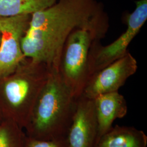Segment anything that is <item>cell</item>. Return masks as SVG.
<instances>
[{
  "instance_id": "8fae6325",
  "label": "cell",
  "mask_w": 147,
  "mask_h": 147,
  "mask_svg": "<svg viewBox=\"0 0 147 147\" xmlns=\"http://www.w3.org/2000/svg\"><path fill=\"white\" fill-rule=\"evenodd\" d=\"M58 0H0V16L31 15L46 9Z\"/></svg>"
},
{
  "instance_id": "4fadbf2b",
  "label": "cell",
  "mask_w": 147,
  "mask_h": 147,
  "mask_svg": "<svg viewBox=\"0 0 147 147\" xmlns=\"http://www.w3.org/2000/svg\"><path fill=\"white\" fill-rule=\"evenodd\" d=\"M24 147H69L66 138L58 140H41L27 136L25 135Z\"/></svg>"
},
{
  "instance_id": "9c48e42d",
  "label": "cell",
  "mask_w": 147,
  "mask_h": 147,
  "mask_svg": "<svg viewBox=\"0 0 147 147\" xmlns=\"http://www.w3.org/2000/svg\"><path fill=\"white\" fill-rule=\"evenodd\" d=\"M93 99L98 123L96 143L112 128L114 121L126 116L127 105L124 96L118 92L99 95Z\"/></svg>"
},
{
  "instance_id": "30bf717a",
  "label": "cell",
  "mask_w": 147,
  "mask_h": 147,
  "mask_svg": "<svg viewBox=\"0 0 147 147\" xmlns=\"http://www.w3.org/2000/svg\"><path fill=\"white\" fill-rule=\"evenodd\" d=\"M144 132L133 126H112L96 143L95 147H147Z\"/></svg>"
},
{
  "instance_id": "2e32d148",
  "label": "cell",
  "mask_w": 147,
  "mask_h": 147,
  "mask_svg": "<svg viewBox=\"0 0 147 147\" xmlns=\"http://www.w3.org/2000/svg\"><path fill=\"white\" fill-rule=\"evenodd\" d=\"M0 40H1V36H0Z\"/></svg>"
},
{
  "instance_id": "9a60e30c",
  "label": "cell",
  "mask_w": 147,
  "mask_h": 147,
  "mask_svg": "<svg viewBox=\"0 0 147 147\" xmlns=\"http://www.w3.org/2000/svg\"><path fill=\"white\" fill-rule=\"evenodd\" d=\"M3 116H2V113H1V110H0V122L3 120Z\"/></svg>"
},
{
  "instance_id": "ba28073f",
  "label": "cell",
  "mask_w": 147,
  "mask_h": 147,
  "mask_svg": "<svg viewBox=\"0 0 147 147\" xmlns=\"http://www.w3.org/2000/svg\"><path fill=\"white\" fill-rule=\"evenodd\" d=\"M97 135L94 99L81 96L77 101L67 136L69 147H95Z\"/></svg>"
},
{
  "instance_id": "5bb4252c",
  "label": "cell",
  "mask_w": 147,
  "mask_h": 147,
  "mask_svg": "<svg viewBox=\"0 0 147 147\" xmlns=\"http://www.w3.org/2000/svg\"><path fill=\"white\" fill-rule=\"evenodd\" d=\"M2 17L0 16V33H1V29L2 26Z\"/></svg>"
},
{
  "instance_id": "3957f363",
  "label": "cell",
  "mask_w": 147,
  "mask_h": 147,
  "mask_svg": "<svg viewBox=\"0 0 147 147\" xmlns=\"http://www.w3.org/2000/svg\"><path fill=\"white\" fill-rule=\"evenodd\" d=\"M30 62L14 76L0 80V110L3 118L14 121L23 130L50 69ZM46 66V65H45Z\"/></svg>"
},
{
  "instance_id": "7c38bea8",
  "label": "cell",
  "mask_w": 147,
  "mask_h": 147,
  "mask_svg": "<svg viewBox=\"0 0 147 147\" xmlns=\"http://www.w3.org/2000/svg\"><path fill=\"white\" fill-rule=\"evenodd\" d=\"M25 134L16 123L3 118L0 122V147H24Z\"/></svg>"
},
{
  "instance_id": "5b68a950",
  "label": "cell",
  "mask_w": 147,
  "mask_h": 147,
  "mask_svg": "<svg viewBox=\"0 0 147 147\" xmlns=\"http://www.w3.org/2000/svg\"><path fill=\"white\" fill-rule=\"evenodd\" d=\"M136 8L126 16L127 26L126 31L113 42L102 46L99 40L93 42L89 52L88 71L90 77L128 52L127 47L147 19V0L135 2Z\"/></svg>"
},
{
  "instance_id": "8992f818",
  "label": "cell",
  "mask_w": 147,
  "mask_h": 147,
  "mask_svg": "<svg viewBox=\"0 0 147 147\" xmlns=\"http://www.w3.org/2000/svg\"><path fill=\"white\" fill-rule=\"evenodd\" d=\"M31 15L2 17L0 40V80L15 73L25 58L21 39L28 26Z\"/></svg>"
},
{
  "instance_id": "277c9868",
  "label": "cell",
  "mask_w": 147,
  "mask_h": 147,
  "mask_svg": "<svg viewBox=\"0 0 147 147\" xmlns=\"http://www.w3.org/2000/svg\"><path fill=\"white\" fill-rule=\"evenodd\" d=\"M105 33L88 28L75 30L63 47L59 71L67 84L79 98L88 81L89 52L93 42L100 40Z\"/></svg>"
},
{
  "instance_id": "7a4b0ae2",
  "label": "cell",
  "mask_w": 147,
  "mask_h": 147,
  "mask_svg": "<svg viewBox=\"0 0 147 147\" xmlns=\"http://www.w3.org/2000/svg\"><path fill=\"white\" fill-rule=\"evenodd\" d=\"M78 98L59 70H50L24 131L41 140L66 138Z\"/></svg>"
},
{
  "instance_id": "6da1fadb",
  "label": "cell",
  "mask_w": 147,
  "mask_h": 147,
  "mask_svg": "<svg viewBox=\"0 0 147 147\" xmlns=\"http://www.w3.org/2000/svg\"><path fill=\"white\" fill-rule=\"evenodd\" d=\"M108 17L96 0H58L46 9L31 15L21 39L22 51L34 64L59 70L63 47L77 28H88L106 33Z\"/></svg>"
},
{
  "instance_id": "52a82bcc",
  "label": "cell",
  "mask_w": 147,
  "mask_h": 147,
  "mask_svg": "<svg viewBox=\"0 0 147 147\" xmlns=\"http://www.w3.org/2000/svg\"><path fill=\"white\" fill-rule=\"evenodd\" d=\"M136 59L129 51L121 58L94 74L81 96L93 99L98 95L118 92L126 80L136 72Z\"/></svg>"
}]
</instances>
